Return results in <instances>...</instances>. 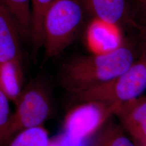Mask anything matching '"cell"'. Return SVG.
<instances>
[{"label":"cell","instance_id":"1","mask_svg":"<svg viewBox=\"0 0 146 146\" xmlns=\"http://www.w3.org/2000/svg\"><path fill=\"white\" fill-rule=\"evenodd\" d=\"M134 58L133 51L122 44L110 52L80 56L63 66L60 82L74 94L117 76L130 68Z\"/></svg>","mask_w":146,"mask_h":146},{"label":"cell","instance_id":"2","mask_svg":"<svg viewBox=\"0 0 146 146\" xmlns=\"http://www.w3.org/2000/svg\"><path fill=\"white\" fill-rule=\"evenodd\" d=\"M84 9L78 0H53L43 22L46 58L60 55L73 41L83 21Z\"/></svg>","mask_w":146,"mask_h":146},{"label":"cell","instance_id":"3","mask_svg":"<svg viewBox=\"0 0 146 146\" xmlns=\"http://www.w3.org/2000/svg\"><path fill=\"white\" fill-rule=\"evenodd\" d=\"M146 90V60L142 56L126 71L103 84L73 94L76 104L95 102L115 108L141 96Z\"/></svg>","mask_w":146,"mask_h":146},{"label":"cell","instance_id":"4","mask_svg":"<svg viewBox=\"0 0 146 146\" xmlns=\"http://www.w3.org/2000/svg\"><path fill=\"white\" fill-rule=\"evenodd\" d=\"M15 104V111L11 115L4 141L22 130L43 125L52 111L50 94L41 81H33L23 89Z\"/></svg>","mask_w":146,"mask_h":146},{"label":"cell","instance_id":"5","mask_svg":"<svg viewBox=\"0 0 146 146\" xmlns=\"http://www.w3.org/2000/svg\"><path fill=\"white\" fill-rule=\"evenodd\" d=\"M115 108L95 102L78 103L66 115L63 133L85 141L101 128L113 115Z\"/></svg>","mask_w":146,"mask_h":146},{"label":"cell","instance_id":"6","mask_svg":"<svg viewBox=\"0 0 146 146\" xmlns=\"http://www.w3.org/2000/svg\"><path fill=\"white\" fill-rule=\"evenodd\" d=\"M114 116L137 146H146V98L140 96L115 109Z\"/></svg>","mask_w":146,"mask_h":146},{"label":"cell","instance_id":"7","mask_svg":"<svg viewBox=\"0 0 146 146\" xmlns=\"http://www.w3.org/2000/svg\"><path fill=\"white\" fill-rule=\"evenodd\" d=\"M84 11L110 25H130L133 18L131 0H78Z\"/></svg>","mask_w":146,"mask_h":146},{"label":"cell","instance_id":"8","mask_svg":"<svg viewBox=\"0 0 146 146\" xmlns=\"http://www.w3.org/2000/svg\"><path fill=\"white\" fill-rule=\"evenodd\" d=\"M89 48L94 54L112 52L122 45L118 27L93 19L86 33Z\"/></svg>","mask_w":146,"mask_h":146},{"label":"cell","instance_id":"9","mask_svg":"<svg viewBox=\"0 0 146 146\" xmlns=\"http://www.w3.org/2000/svg\"><path fill=\"white\" fill-rule=\"evenodd\" d=\"M20 37L11 14L0 2V63L22 62Z\"/></svg>","mask_w":146,"mask_h":146},{"label":"cell","instance_id":"10","mask_svg":"<svg viewBox=\"0 0 146 146\" xmlns=\"http://www.w3.org/2000/svg\"><path fill=\"white\" fill-rule=\"evenodd\" d=\"M23 82L22 62L13 61L0 63V88L15 103L23 90Z\"/></svg>","mask_w":146,"mask_h":146},{"label":"cell","instance_id":"11","mask_svg":"<svg viewBox=\"0 0 146 146\" xmlns=\"http://www.w3.org/2000/svg\"><path fill=\"white\" fill-rule=\"evenodd\" d=\"M12 16L20 36L31 41V0H0Z\"/></svg>","mask_w":146,"mask_h":146},{"label":"cell","instance_id":"12","mask_svg":"<svg viewBox=\"0 0 146 146\" xmlns=\"http://www.w3.org/2000/svg\"><path fill=\"white\" fill-rule=\"evenodd\" d=\"M100 129L93 146H137L125 133L114 115Z\"/></svg>","mask_w":146,"mask_h":146},{"label":"cell","instance_id":"13","mask_svg":"<svg viewBox=\"0 0 146 146\" xmlns=\"http://www.w3.org/2000/svg\"><path fill=\"white\" fill-rule=\"evenodd\" d=\"M53 0H31V42L33 54L36 55L43 47V22L45 14Z\"/></svg>","mask_w":146,"mask_h":146},{"label":"cell","instance_id":"14","mask_svg":"<svg viewBox=\"0 0 146 146\" xmlns=\"http://www.w3.org/2000/svg\"><path fill=\"white\" fill-rule=\"evenodd\" d=\"M50 142L47 129L43 125H39L19 132L9 146H48Z\"/></svg>","mask_w":146,"mask_h":146},{"label":"cell","instance_id":"15","mask_svg":"<svg viewBox=\"0 0 146 146\" xmlns=\"http://www.w3.org/2000/svg\"><path fill=\"white\" fill-rule=\"evenodd\" d=\"M10 100L0 88V136L3 141L11 119Z\"/></svg>","mask_w":146,"mask_h":146},{"label":"cell","instance_id":"16","mask_svg":"<svg viewBox=\"0 0 146 146\" xmlns=\"http://www.w3.org/2000/svg\"><path fill=\"white\" fill-rule=\"evenodd\" d=\"M133 17L146 26V0L132 1Z\"/></svg>","mask_w":146,"mask_h":146},{"label":"cell","instance_id":"17","mask_svg":"<svg viewBox=\"0 0 146 146\" xmlns=\"http://www.w3.org/2000/svg\"><path fill=\"white\" fill-rule=\"evenodd\" d=\"M139 32L142 42V52L141 56L146 60V26L140 22L136 20L134 18L131 25Z\"/></svg>","mask_w":146,"mask_h":146},{"label":"cell","instance_id":"18","mask_svg":"<svg viewBox=\"0 0 146 146\" xmlns=\"http://www.w3.org/2000/svg\"><path fill=\"white\" fill-rule=\"evenodd\" d=\"M55 139L58 146H84V141L76 139L64 133Z\"/></svg>","mask_w":146,"mask_h":146},{"label":"cell","instance_id":"19","mask_svg":"<svg viewBox=\"0 0 146 146\" xmlns=\"http://www.w3.org/2000/svg\"><path fill=\"white\" fill-rule=\"evenodd\" d=\"M48 146H58L56 139L55 138L54 139H53L52 140H50V142L49 145Z\"/></svg>","mask_w":146,"mask_h":146},{"label":"cell","instance_id":"20","mask_svg":"<svg viewBox=\"0 0 146 146\" xmlns=\"http://www.w3.org/2000/svg\"><path fill=\"white\" fill-rule=\"evenodd\" d=\"M2 141V138H1V137L0 136V145H1V142Z\"/></svg>","mask_w":146,"mask_h":146},{"label":"cell","instance_id":"21","mask_svg":"<svg viewBox=\"0 0 146 146\" xmlns=\"http://www.w3.org/2000/svg\"><path fill=\"white\" fill-rule=\"evenodd\" d=\"M131 1H136V0H131Z\"/></svg>","mask_w":146,"mask_h":146}]
</instances>
